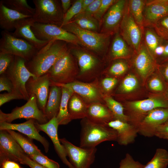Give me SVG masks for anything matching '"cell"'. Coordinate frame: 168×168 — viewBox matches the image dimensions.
<instances>
[{
	"instance_id": "32",
	"label": "cell",
	"mask_w": 168,
	"mask_h": 168,
	"mask_svg": "<svg viewBox=\"0 0 168 168\" xmlns=\"http://www.w3.org/2000/svg\"><path fill=\"white\" fill-rule=\"evenodd\" d=\"M70 22L74 23L80 28L85 30L99 32L98 31L100 30V22L93 16L79 14Z\"/></svg>"
},
{
	"instance_id": "40",
	"label": "cell",
	"mask_w": 168,
	"mask_h": 168,
	"mask_svg": "<svg viewBox=\"0 0 168 168\" xmlns=\"http://www.w3.org/2000/svg\"><path fill=\"white\" fill-rule=\"evenodd\" d=\"M118 83L116 78L102 76L98 79V83L100 89L104 96H110V93Z\"/></svg>"
},
{
	"instance_id": "58",
	"label": "cell",
	"mask_w": 168,
	"mask_h": 168,
	"mask_svg": "<svg viewBox=\"0 0 168 168\" xmlns=\"http://www.w3.org/2000/svg\"><path fill=\"white\" fill-rule=\"evenodd\" d=\"M163 95L165 98L168 100V85L166 88Z\"/></svg>"
},
{
	"instance_id": "15",
	"label": "cell",
	"mask_w": 168,
	"mask_h": 168,
	"mask_svg": "<svg viewBox=\"0 0 168 168\" xmlns=\"http://www.w3.org/2000/svg\"><path fill=\"white\" fill-rule=\"evenodd\" d=\"M127 1L117 0L107 11L100 23V33L112 34L118 31Z\"/></svg>"
},
{
	"instance_id": "28",
	"label": "cell",
	"mask_w": 168,
	"mask_h": 168,
	"mask_svg": "<svg viewBox=\"0 0 168 168\" xmlns=\"http://www.w3.org/2000/svg\"><path fill=\"white\" fill-rule=\"evenodd\" d=\"M115 34L110 48L109 57L111 60L128 57L133 49L123 39L119 31Z\"/></svg>"
},
{
	"instance_id": "46",
	"label": "cell",
	"mask_w": 168,
	"mask_h": 168,
	"mask_svg": "<svg viewBox=\"0 0 168 168\" xmlns=\"http://www.w3.org/2000/svg\"><path fill=\"white\" fill-rule=\"evenodd\" d=\"M144 166L135 161L130 154L127 153L124 158L121 161L119 168H142Z\"/></svg>"
},
{
	"instance_id": "33",
	"label": "cell",
	"mask_w": 168,
	"mask_h": 168,
	"mask_svg": "<svg viewBox=\"0 0 168 168\" xmlns=\"http://www.w3.org/2000/svg\"><path fill=\"white\" fill-rule=\"evenodd\" d=\"M146 0H130L128 1L130 13L134 21L143 31V11Z\"/></svg>"
},
{
	"instance_id": "29",
	"label": "cell",
	"mask_w": 168,
	"mask_h": 168,
	"mask_svg": "<svg viewBox=\"0 0 168 168\" xmlns=\"http://www.w3.org/2000/svg\"><path fill=\"white\" fill-rule=\"evenodd\" d=\"M88 106L81 97L74 93L68 104V111L72 119H82L86 118Z\"/></svg>"
},
{
	"instance_id": "35",
	"label": "cell",
	"mask_w": 168,
	"mask_h": 168,
	"mask_svg": "<svg viewBox=\"0 0 168 168\" xmlns=\"http://www.w3.org/2000/svg\"><path fill=\"white\" fill-rule=\"evenodd\" d=\"M144 43L148 51L154 58L155 50L164 40L160 37L154 30L149 27L144 28Z\"/></svg>"
},
{
	"instance_id": "42",
	"label": "cell",
	"mask_w": 168,
	"mask_h": 168,
	"mask_svg": "<svg viewBox=\"0 0 168 168\" xmlns=\"http://www.w3.org/2000/svg\"><path fill=\"white\" fill-rule=\"evenodd\" d=\"M82 0L76 1L67 12L64 15L60 27L67 24L81 12Z\"/></svg>"
},
{
	"instance_id": "8",
	"label": "cell",
	"mask_w": 168,
	"mask_h": 168,
	"mask_svg": "<svg viewBox=\"0 0 168 168\" xmlns=\"http://www.w3.org/2000/svg\"><path fill=\"white\" fill-rule=\"evenodd\" d=\"M24 118L34 119L40 124L49 121L44 112L38 107L36 97L32 94L27 102L21 107H16L10 113H5L0 110V123H11L13 120Z\"/></svg>"
},
{
	"instance_id": "50",
	"label": "cell",
	"mask_w": 168,
	"mask_h": 168,
	"mask_svg": "<svg viewBox=\"0 0 168 168\" xmlns=\"http://www.w3.org/2000/svg\"><path fill=\"white\" fill-rule=\"evenodd\" d=\"M102 0H94L84 11L79 14L85 16H93L97 11Z\"/></svg>"
},
{
	"instance_id": "47",
	"label": "cell",
	"mask_w": 168,
	"mask_h": 168,
	"mask_svg": "<svg viewBox=\"0 0 168 168\" xmlns=\"http://www.w3.org/2000/svg\"><path fill=\"white\" fill-rule=\"evenodd\" d=\"M149 86L152 90L160 93H164L166 89L162 80L158 77H155L150 81Z\"/></svg>"
},
{
	"instance_id": "57",
	"label": "cell",
	"mask_w": 168,
	"mask_h": 168,
	"mask_svg": "<svg viewBox=\"0 0 168 168\" xmlns=\"http://www.w3.org/2000/svg\"><path fill=\"white\" fill-rule=\"evenodd\" d=\"M94 0H82V9L81 12L84 11L94 1Z\"/></svg>"
},
{
	"instance_id": "21",
	"label": "cell",
	"mask_w": 168,
	"mask_h": 168,
	"mask_svg": "<svg viewBox=\"0 0 168 168\" xmlns=\"http://www.w3.org/2000/svg\"><path fill=\"white\" fill-rule=\"evenodd\" d=\"M168 15V0H146L143 11L144 27H152L161 18Z\"/></svg>"
},
{
	"instance_id": "7",
	"label": "cell",
	"mask_w": 168,
	"mask_h": 168,
	"mask_svg": "<svg viewBox=\"0 0 168 168\" xmlns=\"http://www.w3.org/2000/svg\"><path fill=\"white\" fill-rule=\"evenodd\" d=\"M26 61L23 58L15 56V59L5 74L11 81L14 92L28 101L30 98L26 88L27 81L31 77L36 78L26 66Z\"/></svg>"
},
{
	"instance_id": "36",
	"label": "cell",
	"mask_w": 168,
	"mask_h": 168,
	"mask_svg": "<svg viewBox=\"0 0 168 168\" xmlns=\"http://www.w3.org/2000/svg\"><path fill=\"white\" fill-rule=\"evenodd\" d=\"M6 7L24 15L31 17L35 12V9L30 6L26 0H1Z\"/></svg>"
},
{
	"instance_id": "2",
	"label": "cell",
	"mask_w": 168,
	"mask_h": 168,
	"mask_svg": "<svg viewBox=\"0 0 168 168\" xmlns=\"http://www.w3.org/2000/svg\"><path fill=\"white\" fill-rule=\"evenodd\" d=\"M68 46L78 67L77 80L91 82L102 76L105 69L104 61L101 58L88 50L69 46L68 44Z\"/></svg>"
},
{
	"instance_id": "22",
	"label": "cell",
	"mask_w": 168,
	"mask_h": 168,
	"mask_svg": "<svg viewBox=\"0 0 168 168\" xmlns=\"http://www.w3.org/2000/svg\"><path fill=\"white\" fill-rule=\"evenodd\" d=\"M135 52L134 66L142 78L145 79L155 69L156 62L147 49L144 41L142 42L138 49Z\"/></svg>"
},
{
	"instance_id": "37",
	"label": "cell",
	"mask_w": 168,
	"mask_h": 168,
	"mask_svg": "<svg viewBox=\"0 0 168 168\" xmlns=\"http://www.w3.org/2000/svg\"><path fill=\"white\" fill-rule=\"evenodd\" d=\"M168 166V152L158 148L152 159L142 168H167Z\"/></svg>"
},
{
	"instance_id": "19",
	"label": "cell",
	"mask_w": 168,
	"mask_h": 168,
	"mask_svg": "<svg viewBox=\"0 0 168 168\" xmlns=\"http://www.w3.org/2000/svg\"><path fill=\"white\" fill-rule=\"evenodd\" d=\"M36 120L29 119L25 122L20 124H12L6 122L0 123V130H11L17 131L27 136L31 139L40 142L43 146L45 152L49 150V143L40 134L35 125Z\"/></svg>"
},
{
	"instance_id": "4",
	"label": "cell",
	"mask_w": 168,
	"mask_h": 168,
	"mask_svg": "<svg viewBox=\"0 0 168 168\" xmlns=\"http://www.w3.org/2000/svg\"><path fill=\"white\" fill-rule=\"evenodd\" d=\"M80 147L84 148L96 147L106 141H117V133L108 126L94 123L86 118L82 119Z\"/></svg>"
},
{
	"instance_id": "52",
	"label": "cell",
	"mask_w": 168,
	"mask_h": 168,
	"mask_svg": "<svg viewBox=\"0 0 168 168\" xmlns=\"http://www.w3.org/2000/svg\"><path fill=\"white\" fill-rule=\"evenodd\" d=\"M20 164L26 165L30 168H46L32 160L27 155L23 157Z\"/></svg>"
},
{
	"instance_id": "43",
	"label": "cell",
	"mask_w": 168,
	"mask_h": 168,
	"mask_svg": "<svg viewBox=\"0 0 168 168\" xmlns=\"http://www.w3.org/2000/svg\"><path fill=\"white\" fill-rule=\"evenodd\" d=\"M28 157L46 168H60L58 163L49 158L44 154L32 155Z\"/></svg>"
},
{
	"instance_id": "30",
	"label": "cell",
	"mask_w": 168,
	"mask_h": 168,
	"mask_svg": "<svg viewBox=\"0 0 168 168\" xmlns=\"http://www.w3.org/2000/svg\"><path fill=\"white\" fill-rule=\"evenodd\" d=\"M62 96L58 114L56 116L59 125L68 124L72 120L68 109L69 100L73 92L67 88L61 87Z\"/></svg>"
},
{
	"instance_id": "48",
	"label": "cell",
	"mask_w": 168,
	"mask_h": 168,
	"mask_svg": "<svg viewBox=\"0 0 168 168\" xmlns=\"http://www.w3.org/2000/svg\"><path fill=\"white\" fill-rule=\"evenodd\" d=\"M6 91L7 92H11L13 91L12 83L5 74L0 75V91Z\"/></svg>"
},
{
	"instance_id": "24",
	"label": "cell",
	"mask_w": 168,
	"mask_h": 168,
	"mask_svg": "<svg viewBox=\"0 0 168 168\" xmlns=\"http://www.w3.org/2000/svg\"><path fill=\"white\" fill-rule=\"evenodd\" d=\"M107 125L116 131V141L121 145L126 146L133 143L138 133V128L128 122L114 119Z\"/></svg>"
},
{
	"instance_id": "10",
	"label": "cell",
	"mask_w": 168,
	"mask_h": 168,
	"mask_svg": "<svg viewBox=\"0 0 168 168\" xmlns=\"http://www.w3.org/2000/svg\"><path fill=\"white\" fill-rule=\"evenodd\" d=\"M159 108H168V100L164 95L131 102L128 105V108L131 114L128 116V122L137 128L139 124L149 111Z\"/></svg>"
},
{
	"instance_id": "41",
	"label": "cell",
	"mask_w": 168,
	"mask_h": 168,
	"mask_svg": "<svg viewBox=\"0 0 168 168\" xmlns=\"http://www.w3.org/2000/svg\"><path fill=\"white\" fill-rule=\"evenodd\" d=\"M152 27L160 37L164 40H168V15L158 20Z\"/></svg>"
},
{
	"instance_id": "55",
	"label": "cell",
	"mask_w": 168,
	"mask_h": 168,
	"mask_svg": "<svg viewBox=\"0 0 168 168\" xmlns=\"http://www.w3.org/2000/svg\"><path fill=\"white\" fill-rule=\"evenodd\" d=\"M165 47L164 52L159 58L162 63L168 62V40H164Z\"/></svg>"
},
{
	"instance_id": "51",
	"label": "cell",
	"mask_w": 168,
	"mask_h": 168,
	"mask_svg": "<svg viewBox=\"0 0 168 168\" xmlns=\"http://www.w3.org/2000/svg\"><path fill=\"white\" fill-rule=\"evenodd\" d=\"M155 136L164 139L168 137V119L158 127Z\"/></svg>"
},
{
	"instance_id": "17",
	"label": "cell",
	"mask_w": 168,
	"mask_h": 168,
	"mask_svg": "<svg viewBox=\"0 0 168 168\" xmlns=\"http://www.w3.org/2000/svg\"><path fill=\"white\" fill-rule=\"evenodd\" d=\"M50 81L47 73L40 77H31L26 82V88L30 97L34 94L37 98L39 108L43 112L49 93Z\"/></svg>"
},
{
	"instance_id": "45",
	"label": "cell",
	"mask_w": 168,
	"mask_h": 168,
	"mask_svg": "<svg viewBox=\"0 0 168 168\" xmlns=\"http://www.w3.org/2000/svg\"><path fill=\"white\" fill-rule=\"evenodd\" d=\"M15 56L8 53L0 52V75L5 73L14 61Z\"/></svg>"
},
{
	"instance_id": "27",
	"label": "cell",
	"mask_w": 168,
	"mask_h": 168,
	"mask_svg": "<svg viewBox=\"0 0 168 168\" xmlns=\"http://www.w3.org/2000/svg\"><path fill=\"white\" fill-rule=\"evenodd\" d=\"M62 96L61 87L55 85L50 86L48 100L44 112L48 121L57 116L59 111Z\"/></svg>"
},
{
	"instance_id": "14",
	"label": "cell",
	"mask_w": 168,
	"mask_h": 168,
	"mask_svg": "<svg viewBox=\"0 0 168 168\" xmlns=\"http://www.w3.org/2000/svg\"><path fill=\"white\" fill-rule=\"evenodd\" d=\"M119 29L120 35L128 45L135 52L137 51L142 41L143 31L137 24L131 15L128 1Z\"/></svg>"
},
{
	"instance_id": "16",
	"label": "cell",
	"mask_w": 168,
	"mask_h": 168,
	"mask_svg": "<svg viewBox=\"0 0 168 168\" xmlns=\"http://www.w3.org/2000/svg\"><path fill=\"white\" fill-rule=\"evenodd\" d=\"M168 119V108H159L149 111L139 124L138 133L145 137L155 136L156 129Z\"/></svg>"
},
{
	"instance_id": "44",
	"label": "cell",
	"mask_w": 168,
	"mask_h": 168,
	"mask_svg": "<svg viewBox=\"0 0 168 168\" xmlns=\"http://www.w3.org/2000/svg\"><path fill=\"white\" fill-rule=\"evenodd\" d=\"M117 0H102L101 4L93 17L100 23L101 20L107 11Z\"/></svg>"
},
{
	"instance_id": "1",
	"label": "cell",
	"mask_w": 168,
	"mask_h": 168,
	"mask_svg": "<svg viewBox=\"0 0 168 168\" xmlns=\"http://www.w3.org/2000/svg\"><path fill=\"white\" fill-rule=\"evenodd\" d=\"M68 43L61 40L50 41L38 50L26 66L36 77L45 74L56 61L68 49Z\"/></svg>"
},
{
	"instance_id": "13",
	"label": "cell",
	"mask_w": 168,
	"mask_h": 168,
	"mask_svg": "<svg viewBox=\"0 0 168 168\" xmlns=\"http://www.w3.org/2000/svg\"><path fill=\"white\" fill-rule=\"evenodd\" d=\"M69 162L74 168H90L94 162L96 147L84 148L76 146L65 138L59 139Z\"/></svg>"
},
{
	"instance_id": "11",
	"label": "cell",
	"mask_w": 168,
	"mask_h": 168,
	"mask_svg": "<svg viewBox=\"0 0 168 168\" xmlns=\"http://www.w3.org/2000/svg\"><path fill=\"white\" fill-rule=\"evenodd\" d=\"M31 29L36 37L40 40H58L75 45H82L76 35L56 25L34 22Z\"/></svg>"
},
{
	"instance_id": "54",
	"label": "cell",
	"mask_w": 168,
	"mask_h": 168,
	"mask_svg": "<svg viewBox=\"0 0 168 168\" xmlns=\"http://www.w3.org/2000/svg\"><path fill=\"white\" fill-rule=\"evenodd\" d=\"M160 69L163 79L166 82L168 83V62L161 64Z\"/></svg>"
},
{
	"instance_id": "31",
	"label": "cell",
	"mask_w": 168,
	"mask_h": 168,
	"mask_svg": "<svg viewBox=\"0 0 168 168\" xmlns=\"http://www.w3.org/2000/svg\"><path fill=\"white\" fill-rule=\"evenodd\" d=\"M7 130L17 142L28 156L32 155L43 154L37 146L32 142L31 139L27 138L14 130Z\"/></svg>"
},
{
	"instance_id": "26",
	"label": "cell",
	"mask_w": 168,
	"mask_h": 168,
	"mask_svg": "<svg viewBox=\"0 0 168 168\" xmlns=\"http://www.w3.org/2000/svg\"><path fill=\"white\" fill-rule=\"evenodd\" d=\"M31 17L7 7L0 1V26L3 30L9 31L15 29L16 25L19 21Z\"/></svg>"
},
{
	"instance_id": "3",
	"label": "cell",
	"mask_w": 168,
	"mask_h": 168,
	"mask_svg": "<svg viewBox=\"0 0 168 168\" xmlns=\"http://www.w3.org/2000/svg\"><path fill=\"white\" fill-rule=\"evenodd\" d=\"M61 27L76 35L82 45L87 48L88 50L101 58L104 57L112 34L85 30L71 22Z\"/></svg>"
},
{
	"instance_id": "25",
	"label": "cell",
	"mask_w": 168,
	"mask_h": 168,
	"mask_svg": "<svg viewBox=\"0 0 168 168\" xmlns=\"http://www.w3.org/2000/svg\"><path fill=\"white\" fill-rule=\"evenodd\" d=\"M86 118L94 123L106 126L114 119L106 105L101 103H94L88 105Z\"/></svg>"
},
{
	"instance_id": "53",
	"label": "cell",
	"mask_w": 168,
	"mask_h": 168,
	"mask_svg": "<svg viewBox=\"0 0 168 168\" xmlns=\"http://www.w3.org/2000/svg\"><path fill=\"white\" fill-rule=\"evenodd\" d=\"M0 168H21L18 162L9 160H0Z\"/></svg>"
},
{
	"instance_id": "56",
	"label": "cell",
	"mask_w": 168,
	"mask_h": 168,
	"mask_svg": "<svg viewBox=\"0 0 168 168\" xmlns=\"http://www.w3.org/2000/svg\"><path fill=\"white\" fill-rule=\"evenodd\" d=\"M60 1L64 15L71 6L72 1L70 0H61Z\"/></svg>"
},
{
	"instance_id": "18",
	"label": "cell",
	"mask_w": 168,
	"mask_h": 168,
	"mask_svg": "<svg viewBox=\"0 0 168 168\" xmlns=\"http://www.w3.org/2000/svg\"><path fill=\"white\" fill-rule=\"evenodd\" d=\"M26 155L7 130H0V160H9L20 163Z\"/></svg>"
},
{
	"instance_id": "23",
	"label": "cell",
	"mask_w": 168,
	"mask_h": 168,
	"mask_svg": "<svg viewBox=\"0 0 168 168\" xmlns=\"http://www.w3.org/2000/svg\"><path fill=\"white\" fill-rule=\"evenodd\" d=\"M34 22L32 17L21 20L17 23L15 31L12 34L14 36L26 40L39 50L49 41L40 40L36 37L31 29Z\"/></svg>"
},
{
	"instance_id": "39",
	"label": "cell",
	"mask_w": 168,
	"mask_h": 168,
	"mask_svg": "<svg viewBox=\"0 0 168 168\" xmlns=\"http://www.w3.org/2000/svg\"><path fill=\"white\" fill-rule=\"evenodd\" d=\"M138 81L134 75H128L124 78L119 86L118 92L121 94L131 92L138 87Z\"/></svg>"
},
{
	"instance_id": "20",
	"label": "cell",
	"mask_w": 168,
	"mask_h": 168,
	"mask_svg": "<svg viewBox=\"0 0 168 168\" xmlns=\"http://www.w3.org/2000/svg\"><path fill=\"white\" fill-rule=\"evenodd\" d=\"M35 125L39 131L44 132L50 138L56 153L63 163L69 168H74L67 159L64 148L58 138V129L59 125L56 117H54L44 124H39L36 121Z\"/></svg>"
},
{
	"instance_id": "38",
	"label": "cell",
	"mask_w": 168,
	"mask_h": 168,
	"mask_svg": "<svg viewBox=\"0 0 168 168\" xmlns=\"http://www.w3.org/2000/svg\"><path fill=\"white\" fill-rule=\"evenodd\" d=\"M115 59L106 70H105L103 75L105 74L108 76L116 78L124 74L128 69L127 63L123 59ZM102 75V76H103Z\"/></svg>"
},
{
	"instance_id": "9",
	"label": "cell",
	"mask_w": 168,
	"mask_h": 168,
	"mask_svg": "<svg viewBox=\"0 0 168 168\" xmlns=\"http://www.w3.org/2000/svg\"><path fill=\"white\" fill-rule=\"evenodd\" d=\"M0 52L30 60L38 50L26 40L14 36L12 33L3 30L1 33Z\"/></svg>"
},
{
	"instance_id": "59",
	"label": "cell",
	"mask_w": 168,
	"mask_h": 168,
	"mask_svg": "<svg viewBox=\"0 0 168 168\" xmlns=\"http://www.w3.org/2000/svg\"><path fill=\"white\" fill-rule=\"evenodd\" d=\"M166 140H168V137H167V138H166Z\"/></svg>"
},
{
	"instance_id": "49",
	"label": "cell",
	"mask_w": 168,
	"mask_h": 168,
	"mask_svg": "<svg viewBox=\"0 0 168 168\" xmlns=\"http://www.w3.org/2000/svg\"><path fill=\"white\" fill-rule=\"evenodd\" d=\"M16 99H23V98L21 96L13 91L1 94L0 106L11 100Z\"/></svg>"
},
{
	"instance_id": "5",
	"label": "cell",
	"mask_w": 168,
	"mask_h": 168,
	"mask_svg": "<svg viewBox=\"0 0 168 168\" xmlns=\"http://www.w3.org/2000/svg\"><path fill=\"white\" fill-rule=\"evenodd\" d=\"M77 61L69 49L60 57L46 73L53 84H66L77 80Z\"/></svg>"
},
{
	"instance_id": "12",
	"label": "cell",
	"mask_w": 168,
	"mask_h": 168,
	"mask_svg": "<svg viewBox=\"0 0 168 168\" xmlns=\"http://www.w3.org/2000/svg\"><path fill=\"white\" fill-rule=\"evenodd\" d=\"M98 79L91 82L76 80L66 84H51L50 86L55 85L70 89L81 97L88 105L94 103L105 104L104 96L99 86Z\"/></svg>"
},
{
	"instance_id": "34",
	"label": "cell",
	"mask_w": 168,
	"mask_h": 168,
	"mask_svg": "<svg viewBox=\"0 0 168 168\" xmlns=\"http://www.w3.org/2000/svg\"><path fill=\"white\" fill-rule=\"evenodd\" d=\"M105 104L112 114L114 119L128 122V116L124 112V107L119 102L114 99L111 96H104Z\"/></svg>"
},
{
	"instance_id": "6",
	"label": "cell",
	"mask_w": 168,
	"mask_h": 168,
	"mask_svg": "<svg viewBox=\"0 0 168 168\" xmlns=\"http://www.w3.org/2000/svg\"><path fill=\"white\" fill-rule=\"evenodd\" d=\"M34 22L61 26L64 16L61 3L57 0H33Z\"/></svg>"
}]
</instances>
